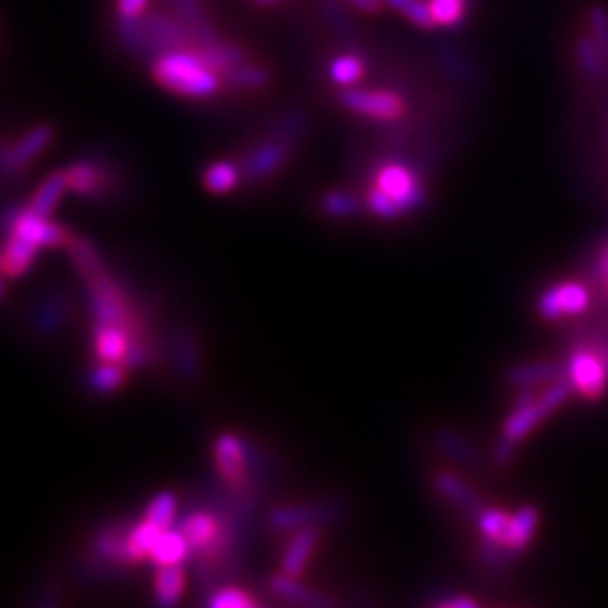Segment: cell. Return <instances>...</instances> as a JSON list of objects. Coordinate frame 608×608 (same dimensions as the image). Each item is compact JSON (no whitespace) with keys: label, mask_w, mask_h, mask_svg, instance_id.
Instances as JSON below:
<instances>
[{"label":"cell","mask_w":608,"mask_h":608,"mask_svg":"<svg viewBox=\"0 0 608 608\" xmlns=\"http://www.w3.org/2000/svg\"><path fill=\"white\" fill-rule=\"evenodd\" d=\"M63 302L61 300H52L50 305H43L41 309H39V313H37V325H39V329H43V331H52V329H57L59 327V322L63 320Z\"/></svg>","instance_id":"7bdbcfd3"},{"label":"cell","mask_w":608,"mask_h":608,"mask_svg":"<svg viewBox=\"0 0 608 608\" xmlns=\"http://www.w3.org/2000/svg\"><path fill=\"white\" fill-rule=\"evenodd\" d=\"M190 544L181 530H162L153 544L151 559L156 566H181L190 555Z\"/></svg>","instance_id":"603a6c76"},{"label":"cell","mask_w":608,"mask_h":608,"mask_svg":"<svg viewBox=\"0 0 608 608\" xmlns=\"http://www.w3.org/2000/svg\"><path fill=\"white\" fill-rule=\"evenodd\" d=\"M151 0H116V19H142Z\"/></svg>","instance_id":"ee69618b"},{"label":"cell","mask_w":608,"mask_h":608,"mask_svg":"<svg viewBox=\"0 0 608 608\" xmlns=\"http://www.w3.org/2000/svg\"><path fill=\"white\" fill-rule=\"evenodd\" d=\"M366 72H368V63L359 52L336 54L327 68L329 81L338 86V89H352V86H359Z\"/></svg>","instance_id":"44dd1931"},{"label":"cell","mask_w":608,"mask_h":608,"mask_svg":"<svg viewBox=\"0 0 608 608\" xmlns=\"http://www.w3.org/2000/svg\"><path fill=\"white\" fill-rule=\"evenodd\" d=\"M269 588L273 595H278L280 599L291 601V604H300V606H327L329 604V599L325 595L300 584L298 577H291L287 572L273 575L269 579Z\"/></svg>","instance_id":"7402d4cb"},{"label":"cell","mask_w":608,"mask_h":608,"mask_svg":"<svg viewBox=\"0 0 608 608\" xmlns=\"http://www.w3.org/2000/svg\"><path fill=\"white\" fill-rule=\"evenodd\" d=\"M438 445H440V449L445 453H449L456 460H462V462H471L474 460V447L465 438H460L458 432L440 430L438 432Z\"/></svg>","instance_id":"b9f144b4"},{"label":"cell","mask_w":608,"mask_h":608,"mask_svg":"<svg viewBox=\"0 0 608 608\" xmlns=\"http://www.w3.org/2000/svg\"><path fill=\"white\" fill-rule=\"evenodd\" d=\"M368 210L375 217L386 219V221H395V219H399L403 215V208L395 199H390L386 192H381L379 188H372L368 192Z\"/></svg>","instance_id":"60d3db41"},{"label":"cell","mask_w":608,"mask_h":608,"mask_svg":"<svg viewBox=\"0 0 608 608\" xmlns=\"http://www.w3.org/2000/svg\"><path fill=\"white\" fill-rule=\"evenodd\" d=\"M160 532H162V528L153 526L151 520H147V518H142L133 530H129L127 544H124V546H127V557H129V561H131V564H138V561H142V559L151 557L153 544H156V539L160 537Z\"/></svg>","instance_id":"f546056e"},{"label":"cell","mask_w":608,"mask_h":608,"mask_svg":"<svg viewBox=\"0 0 608 608\" xmlns=\"http://www.w3.org/2000/svg\"><path fill=\"white\" fill-rule=\"evenodd\" d=\"M436 604L442 608H476L478 606V601L474 597H447Z\"/></svg>","instance_id":"bcb514c9"},{"label":"cell","mask_w":608,"mask_h":608,"mask_svg":"<svg viewBox=\"0 0 608 608\" xmlns=\"http://www.w3.org/2000/svg\"><path fill=\"white\" fill-rule=\"evenodd\" d=\"M151 77L160 89L181 98L206 100L221 89V74L199 54V50L173 48L156 54Z\"/></svg>","instance_id":"6da1fadb"},{"label":"cell","mask_w":608,"mask_h":608,"mask_svg":"<svg viewBox=\"0 0 608 608\" xmlns=\"http://www.w3.org/2000/svg\"><path fill=\"white\" fill-rule=\"evenodd\" d=\"M39 243L30 241L28 237H21L17 232H10L3 250V271L8 278H21L30 271L34 259L39 255Z\"/></svg>","instance_id":"d6986e66"},{"label":"cell","mask_w":608,"mask_h":608,"mask_svg":"<svg viewBox=\"0 0 608 608\" xmlns=\"http://www.w3.org/2000/svg\"><path fill=\"white\" fill-rule=\"evenodd\" d=\"M436 57H438L440 68L451 79H456L460 83H467V86L476 83V68H474V63H471V59L467 54L458 52L456 48H440Z\"/></svg>","instance_id":"e575fe53"},{"label":"cell","mask_w":608,"mask_h":608,"mask_svg":"<svg viewBox=\"0 0 608 608\" xmlns=\"http://www.w3.org/2000/svg\"><path fill=\"white\" fill-rule=\"evenodd\" d=\"M293 142L271 133L267 140L259 142L241 162L243 179L250 183H259L265 179L276 177V173L289 162Z\"/></svg>","instance_id":"5b68a950"},{"label":"cell","mask_w":608,"mask_h":608,"mask_svg":"<svg viewBox=\"0 0 608 608\" xmlns=\"http://www.w3.org/2000/svg\"><path fill=\"white\" fill-rule=\"evenodd\" d=\"M54 140V129L50 124H37L30 131H26L17 144L8 147L3 162H0V173L6 177H14V173L23 171L32 160H37Z\"/></svg>","instance_id":"ba28073f"},{"label":"cell","mask_w":608,"mask_h":608,"mask_svg":"<svg viewBox=\"0 0 608 608\" xmlns=\"http://www.w3.org/2000/svg\"><path fill=\"white\" fill-rule=\"evenodd\" d=\"M333 516V509L329 505H282L276 507L269 514V530L278 535L298 532L302 528L320 526Z\"/></svg>","instance_id":"30bf717a"},{"label":"cell","mask_w":608,"mask_h":608,"mask_svg":"<svg viewBox=\"0 0 608 608\" xmlns=\"http://www.w3.org/2000/svg\"><path fill=\"white\" fill-rule=\"evenodd\" d=\"M6 293H8L6 285H3V280H0V298H6Z\"/></svg>","instance_id":"681fc988"},{"label":"cell","mask_w":608,"mask_h":608,"mask_svg":"<svg viewBox=\"0 0 608 608\" xmlns=\"http://www.w3.org/2000/svg\"><path fill=\"white\" fill-rule=\"evenodd\" d=\"M127 381V370L122 368V363H100L96 370L89 372V386L96 392L102 395H111L116 390H120Z\"/></svg>","instance_id":"d590c367"},{"label":"cell","mask_w":608,"mask_h":608,"mask_svg":"<svg viewBox=\"0 0 608 608\" xmlns=\"http://www.w3.org/2000/svg\"><path fill=\"white\" fill-rule=\"evenodd\" d=\"M171 10L186 23L192 37V43H197V48L221 39L212 19L206 12L203 0H171Z\"/></svg>","instance_id":"7c38bea8"},{"label":"cell","mask_w":608,"mask_h":608,"mask_svg":"<svg viewBox=\"0 0 608 608\" xmlns=\"http://www.w3.org/2000/svg\"><path fill=\"white\" fill-rule=\"evenodd\" d=\"M208 604L215 608H252L257 606V599L250 597L243 588L226 586V588H217L215 595L208 599Z\"/></svg>","instance_id":"ab89813d"},{"label":"cell","mask_w":608,"mask_h":608,"mask_svg":"<svg viewBox=\"0 0 608 608\" xmlns=\"http://www.w3.org/2000/svg\"><path fill=\"white\" fill-rule=\"evenodd\" d=\"M239 181H241V169H237V165H232L228 160H219V162L210 165L203 173V186L212 195L232 192Z\"/></svg>","instance_id":"1f68e13d"},{"label":"cell","mask_w":608,"mask_h":608,"mask_svg":"<svg viewBox=\"0 0 608 608\" xmlns=\"http://www.w3.org/2000/svg\"><path fill=\"white\" fill-rule=\"evenodd\" d=\"M386 8L397 12L399 17H403L408 23H412L419 30H436L438 23L432 19L428 0H383Z\"/></svg>","instance_id":"4dcf8cb0"},{"label":"cell","mask_w":608,"mask_h":608,"mask_svg":"<svg viewBox=\"0 0 608 608\" xmlns=\"http://www.w3.org/2000/svg\"><path fill=\"white\" fill-rule=\"evenodd\" d=\"M590 305V293L579 282H561L550 287L539 298V313L541 318L557 322L561 318H575L584 313Z\"/></svg>","instance_id":"8992f818"},{"label":"cell","mask_w":608,"mask_h":608,"mask_svg":"<svg viewBox=\"0 0 608 608\" xmlns=\"http://www.w3.org/2000/svg\"><path fill=\"white\" fill-rule=\"evenodd\" d=\"M0 271H3V255H0Z\"/></svg>","instance_id":"f907efd6"},{"label":"cell","mask_w":608,"mask_h":608,"mask_svg":"<svg viewBox=\"0 0 608 608\" xmlns=\"http://www.w3.org/2000/svg\"><path fill=\"white\" fill-rule=\"evenodd\" d=\"M318 541H320V528L318 526H311V528H302L298 530L285 555H282V572L291 575V577H300L307 568V564L311 561L316 548H318Z\"/></svg>","instance_id":"2e32d148"},{"label":"cell","mask_w":608,"mask_h":608,"mask_svg":"<svg viewBox=\"0 0 608 608\" xmlns=\"http://www.w3.org/2000/svg\"><path fill=\"white\" fill-rule=\"evenodd\" d=\"M252 3L259 6V8H273V6L285 3V0H252Z\"/></svg>","instance_id":"c3c4849f"},{"label":"cell","mask_w":608,"mask_h":608,"mask_svg":"<svg viewBox=\"0 0 608 608\" xmlns=\"http://www.w3.org/2000/svg\"><path fill=\"white\" fill-rule=\"evenodd\" d=\"M153 592L162 606L179 604L186 592V570L181 566H158Z\"/></svg>","instance_id":"484cf974"},{"label":"cell","mask_w":608,"mask_h":608,"mask_svg":"<svg viewBox=\"0 0 608 608\" xmlns=\"http://www.w3.org/2000/svg\"><path fill=\"white\" fill-rule=\"evenodd\" d=\"M539 518H541V514L535 505H526L518 511H514L509 518L505 539H502V548L511 555L524 552L535 539V532L539 528Z\"/></svg>","instance_id":"9a60e30c"},{"label":"cell","mask_w":608,"mask_h":608,"mask_svg":"<svg viewBox=\"0 0 608 608\" xmlns=\"http://www.w3.org/2000/svg\"><path fill=\"white\" fill-rule=\"evenodd\" d=\"M375 188L395 199L403 212H417L426 199L419 177L401 162H383L375 173Z\"/></svg>","instance_id":"277c9868"},{"label":"cell","mask_w":608,"mask_h":608,"mask_svg":"<svg viewBox=\"0 0 608 608\" xmlns=\"http://www.w3.org/2000/svg\"><path fill=\"white\" fill-rule=\"evenodd\" d=\"M432 485H436L442 498L451 500L462 514H469L476 518L478 511L482 509V500L478 491L453 471H438L436 476H432Z\"/></svg>","instance_id":"5bb4252c"},{"label":"cell","mask_w":608,"mask_h":608,"mask_svg":"<svg viewBox=\"0 0 608 608\" xmlns=\"http://www.w3.org/2000/svg\"><path fill=\"white\" fill-rule=\"evenodd\" d=\"M197 50L219 74L228 72L230 68L250 59V52L243 46L232 43V41H221V39L215 43H208V46H199Z\"/></svg>","instance_id":"d4e9b609"},{"label":"cell","mask_w":608,"mask_h":608,"mask_svg":"<svg viewBox=\"0 0 608 608\" xmlns=\"http://www.w3.org/2000/svg\"><path fill=\"white\" fill-rule=\"evenodd\" d=\"M564 377V368L559 363L550 361H535V363H520L507 372V381L524 390V388H541Z\"/></svg>","instance_id":"ffe728a7"},{"label":"cell","mask_w":608,"mask_h":608,"mask_svg":"<svg viewBox=\"0 0 608 608\" xmlns=\"http://www.w3.org/2000/svg\"><path fill=\"white\" fill-rule=\"evenodd\" d=\"M142 23H144V32L153 54H160L173 48H186L192 41L186 23L177 14L147 12L142 17Z\"/></svg>","instance_id":"9c48e42d"},{"label":"cell","mask_w":608,"mask_h":608,"mask_svg":"<svg viewBox=\"0 0 608 608\" xmlns=\"http://www.w3.org/2000/svg\"><path fill=\"white\" fill-rule=\"evenodd\" d=\"M320 208L333 219H355L363 212L361 201L350 192H327L320 201Z\"/></svg>","instance_id":"8d00e7d4"},{"label":"cell","mask_w":608,"mask_h":608,"mask_svg":"<svg viewBox=\"0 0 608 608\" xmlns=\"http://www.w3.org/2000/svg\"><path fill=\"white\" fill-rule=\"evenodd\" d=\"M215 465L223 482L235 491L241 494L246 487V467H248V456H246V445L241 438H237L235 432H221L215 442Z\"/></svg>","instance_id":"52a82bcc"},{"label":"cell","mask_w":608,"mask_h":608,"mask_svg":"<svg viewBox=\"0 0 608 608\" xmlns=\"http://www.w3.org/2000/svg\"><path fill=\"white\" fill-rule=\"evenodd\" d=\"M177 507H179L177 496H173L171 491H162V494H158V496H153L149 500L142 518H147V520H151L153 526L167 530L173 524V516H177Z\"/></svg>","instance_id":"74e56055"},{"label":"cell","mask_w":608,"mask_h":608,"mask_svg":"<svg viewBox=\"0 0 608 608\" xmlns=\"http://www.w3.org/2000/svg\"><path fill=\"white\" fill-rule=\"evenodd\" d=\"M305 129H307V113L302 109H287L276 118L271 133L289 142H296L305 133Z\"/></svg>","instance_id":"f35d334b"},{"label":"cell","mask_w":608,"mask_h":608,"mask_svg":"<svg viewBox=\"0 0 608 608\" xmlns=\"http://www.w3.org/2000/svg\"><path fill=\"white\" fill-rule=\"evenodd\" d=\"M318 12L327 26L342 39L357 37V21L350 14V6L345 0H318Z\"/></svg>","instance_id":"83f0119b"},{"label":"cell","mask_w":608,"mask_h":608,"mask_svg":"<svg viewBox=\"0 0 608 608\" xmlns=\"http://www.w3.org/2000/svg\"><path fill=\"white\" fill-rule=\"evenodd\" d=\"M221 79H223L226 86H230V89H235V91H262V89H269V86L276 79V74L269 66L252 63L248 59V61L230 68L228 72H223Z\"/></svg>","instance_id":"ac0fdd59"},{"label":"cell","mask_w":608,"mask_h":608,"mask_svg":"<svg viewBox=\"0 0 608 608\" xmlns=\"http://www.w3.org/2000/svg\"><path fill=\"white\" fill-rule=\"evenodd\" d=\"M428 6L438 28L456 30L469 19L474 10V0H428Z\"/></svg>","instance_id":"f1b7e54d"},{"label":"cell","mask_w":608,"mask_h":608,"mask_svg":"<svg viewBox=\"0 0 608 608\" xmlns=\"http://www.w3.org/2000/svg\"><path fill=\"white\" fill-rule=\"evenodd\" d=\"M338 102L355 116L379 120V122H397L406 116V100L390 89H342L338 93Z\"/></svg>","instance_id":"3957f363"},{"label":"cell","mask_w":608,"mask_h":608,"mask_svg":"<svg viewBox=\"0 0 608 608\" xmlns=\"http://www.w3.org/2000/svg\"><path fill=\"white\" fill-rule=\"evenodd\" d=\"M116 39L131 54H149V39L142 19H116Z\"/></svg>","instance_id":"836d02e7"},{"label":"cell","mask_w":608,"mask_h":608,"mask_svg":"<svg viewBox=\"0 0 608 608\" xmlns=\"http://www.w3.org/2000/svg\"><path fill=\"white\" fill-rule=\"evenodd\" d=\"M345 3L350 6L352 10H357L361 14H370V17L381 14V10L386 8L383 0H345Z\"/></svg>","instance_id":"f6af8a7d"},{"label":"cell","mask_w":608,"mask_h":608,"mask_svg":"<svg viewBox=\"0 0 608 608\" xmlns=\"http://www.w3.org/2000/svg\"><path fill=\"white\" fill-rule=\"evenodd\" d=\"M63 171H66V179H68V190H72L79 197H98L109 186L107 169L100 162L89 160V158L74 160Z\"/></svg>","instance_id":"4fadbf2b"},{"label":"cell","mask_w":608,"mask_h":608,"mask_svg":"<svg viewBox=\"0 0 608 608\" xmlns=\"http://www.w3.org/2000/svg\"><path fill=\"white\" fill-rule=\"evenodd\" d=\"M599 282H601V289L608 293V246L599 257Z\"/></svg>","instance_id":"7dc6e473"},{"label":"cell","mask_w":608,"mask_h":608,"mask_svg":"<svg viewBox=\"0 0 608 608\" xmlns=\"http://www.w3.org/2000/svg\"><path fill=\"white\" fill-rule=\"evenodd\" d=\"M66 190H68L66 171H54V173H50V177L39 186V190L34 192V197H32V201H30L28 208H30L34 215L50 219L52 212L57 210L59 201L63 199Z\"/></svg>","instance_id":"cb8c5ba5"},{"label":"cell","mask_w":608,"mask_h":608,"mask_svg":"<svg viewBox=\"0 0 608 608\" xmlns=\"http://www.w3.org/2000/svg\"><path fill=\"white\" fill-rule=\"evenodd\" d=\"M509 518L511 514L505 511V509H498V507H482L476 516V526H478V535L485 539V541H491V544H498L502 548V539H505V532H507V526H509Z\"/></svg>","instance_id":"d6a6232c"},{"label":"cell","mask_w":608,"mask_h":608,"mask_svg":"<svg viewBox=\"0 0 608 608\" xmlns=\"http://www.w3.org/2000/svg\"><path fill=\"white\" fill-rule=\"evenodd\" d=\"M572 57H575L577 70L581 72V77L588 83H604V81H608V61H606L599 43L590 34V30H584V32H579L575 37V41H572Z\"/></svg>","instance_id":"8fae6325"},{"label":"cell","mask_w":608,"mask_h":608,"mask_svg":"<svg viewBox=\"0 0 608 608\" xmlns=\"http://www.w3.org/2000/svg\"><path fill=\"white\" fill-rule=\"evenodd\" d=\"M68 250H70V257H72V265L77 267V271H79V276L86 285L98 282V280L109 276L104 259L100 257L98 248L89 239L72 237V241L68 243Z\"/></svg>","instance_id":"e0dca14e"},{"label":"cell","mask_w":608,"mask_h":608,"mask_svg":"<svg viewBox=\"0 0 608 608\" xmlns=\"http://www.w3.org/2000/svg\"><path fill=\"white\" fill-rule=\"evenodd\" d=\"M566 372L577 395L588 401L601 399L608 390V345L577 347L568 359Z\"/></svg>","instance_id":"7a4b0ae2"},{"label":"cell","mask_w":608,"mask_h":608,"mask_svg":"<svg viewBox=\"0 0 608 608\" xmlns=\"http://www.w3.org/2000/svg\"><path fill=\"white\" fill-rule=\"evenodd\" d=\"M171 355H173V366H177V372L181 379L190 381L199 375L201 370V359H199V347L195 342V338L186 331L173 336V347H171Z\"/></svg>","instance_id":"4316f807"}]
</instances>
